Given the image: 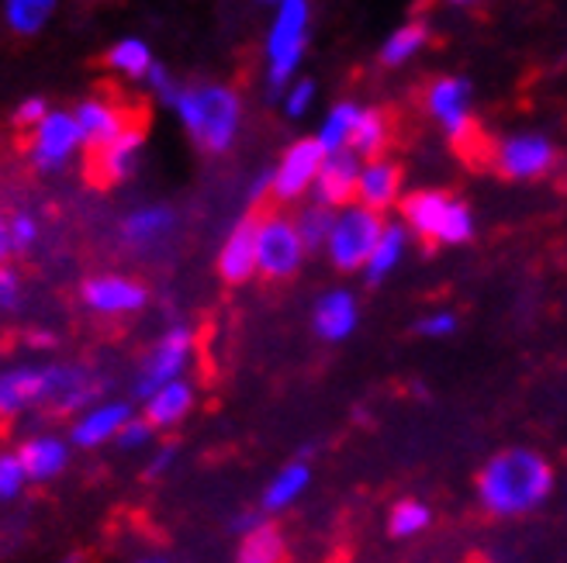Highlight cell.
Returning a JSON list of instances; mask_svg holds the SVG:
<instances>
[{
  "instance_id": "cell-1",
  "label": "cell",
  "mask_w": 567,
  "mask_h": 563,
  "mask_svg": "<svg viewBox=\"0 0 567 563\" xmlns=\"http://www.w3.org/2000/svg\"><path fill=\"white\" fill-rule=\"evenodd\" d=\"M97 398H104V380H97L87 367H73V363L0 371V418L24 415L39 405H52L55 411L76 418Z\"/></svg>"
},
{
  "instance_id": "cell-2",
  "label": "cell",
  "mask_w": 567,
  "mask_h": 563,
  "mask_svg": "<svg viewBox=\"0 0 567 563\" xmlns=\"http://www.w3.org/2000/svg\"><path fill=\"white\" fill-rule=\"evenodd\" d=\"M169 107L177 111L194 146L212 156L229 153L243 128V101L225 83H190V87L177 91Z\"/></svg>"
},
{
  "instance_id": "cell-3",
  "label": "cell",
  "mask_w": 567,
  "mask_h": 563,
  "mask_svg": "<svg viewBox=\"0 0 567 563\" xmlns=\"http://www.w3.org/2000/svg\"><path fill=\"white\" fill-rule=\"evenodd\" d=\"M550 467L529 449H508L481 470L477 494L495 515H523L536 509L550 491Z\"/></svg>"
},
{
  "instance_id": "cell-4",
  "label": "cell",
  "mask_w": 567,
  "mask_h": 563,
  "mask_svg": "<svg viewBox=\"0 0 567 563\" xmlns=\"http://www.w3.org/2000/svg\"><path fill=\"white\" fill-rule=\"evenodd\" d=\"M405 229L436 246H461L474 236V215L443 190H415L402 201Z\"/></svg>"
},
{
  "instance_id": "cell-5",
  "label": "cell",
  "mask_w": 567,
  "mask_h": 563,
  "mask_svg": "<svg viewBox=\"0 0 567 563\" xmlns=\"http://www.w3.org/2000/svg\"><path fill=\"white\" fill-rule=\"evenodd\" d=\"M308 24H311V4L308 0H280L274 24L267 32V83L270 97H280L284 87L295 80L305 42H308Z\"/></svg>"
},
{
  "instance_id": "cell-6",
  "label": "cell",
  "mask_w": 567,
  "mask_h": 563,
  "mask_svg": "<svg viewBox=\"0 0 567 563\" xmlns=\"http://www.w3.org/2000/svg\"><path fill=\"white\" fill-rule=\"evenodd\" d=\"M384 229V221L378 211L363 208V205H347L339 208L336 218H332V232L326 239V252L336 270L343 273H353V270H363L367 257H371V249L378 246V236Z\"/></svg>"
},
{
  "instance_id": "cell-7",
  "label": "cell",
  "mask_w": 567,
  "mask_h": 563,
  "mask_svg": "<svg viewBox=\"0 0 567 563\" xmlns=\"http://www.w3.org/2000/svg\"><path fill=\"white\" fill-rule=\"evenodd\" d=\"M194 332L187 325H169L159 340L153 343V350L146 353L135 377V398H150V394L169 380H181L190 363H194Z\"/></svg>"
},
{
  "instance_id": "cell-8",
  "label": "cell",
  "mask_w": 567,
  "mask_h": 563,
  "mask_svg": "<svg viewBox=\"0 0 567 563\" xmlns=\"http://www.w3.org/2000/svg\"><path fill=\"white\" fill-rule=\"evenodd\" d=\"M308 249L295 229V218L267 215L257 218V273L267 280H288L305 263Z\"/></svg>"
},
{
  "instance_id": "cell-9",
  "label": "cell",
  "mask_w": 567,
  "mask_h": 563,
  "mask_svg": "<svg viewBox=\"0 0 567 563\" xmlns=\"http://www.w3.org/2000/svg\"><path fill=\"white\" fill-rule=\"evenodd\" d=\"M326 153L319 149L316 138H298L295 146L284 149L280 163L270 170V197L280 205H291L298 197H305L316 184L319 170H322Z\"/></svg>"
},
{
  "instance_id": "cell-10",
  "label": "cell",
  "mask_w": 567,
  "mask_h": 563,
  "mask_svg": "<svg viewBox=\"0 0 567 563\" xmlns=\"http://www.w3.org/2000/svg\"><path fill=\"white\" fill-rule=\"evenodd\" d=\"M80 149H83V138H80L73 111H49V115L32 128L28 156H32V163L42 174H52V170H63Z\"/></svg>"
},
{
  "instance_id": "cell-11",
  "label": "cell",
  "mask_w": 567,
  "mask_h": 563,
  "mask_svg": "<svg viewBox=\"0 0 567 563\" xmlns=\"http://www.w3.org/2000/svg\"><path fill=\"white\" fill-rule=\"evenodd\" d=\"M80 301L87 304L94 315L118 319V315H135V312H142V307H146V301H150V291L142 288L138 280H132V277H122V273H101V277L83 280Z\"/></svg>"
},
{
  "instance_id": "cell-12",
  "label": "cell",
  "mask_w": 567,
  "mask_h": 563,
  "mask_svg": "<svg viewBox=\"0 0 567 563\" xmlns=\"http://www.w3.org/2000/svg\"><path fill=\"white\" fill-rule=\"evenodd\" d=\"M425 107L430 115L443 125V132L453 138V143H464L471 135L474 122H471V83L464 76H443L436 80L430 94H425Z\"/></svg>"
},
{
  "instance_id": "cell-13",
  "label": "cell",
  "mask_w": 567,
  "mask_h": 563,
  "mask_svg": "<svg viewBox=\"0 0 567 563\" xmlns=\"http://www.w3.org/2000/svg\"><path fill=\"white\" fill-rule=\"evenodd\" d=\"M135 418V408L128 402L107 398V402H94L91 408H83L73 426H70V442L76 449H97L111 439H118V432L125 429V421Z\"/></svg>"
},
{
  "instance_id": "cell-14",
  "label": "cell",
  "mask_w": 567,
  "mask_h": 563,
  "mask_svg": "<svg viewBox=\"0 0 567 563\" xmlns=\"http://www.w3.org/2000/svg\"><path fill=\"white\" fill-rule=\"evenodd\" d=\"M357 177H360V159L350 149L326 156L316 184H311V197H316V205L329 211L347 208L357 201Z\"/></svg>"
},
{
  "instance_id": "cell-15",
  "label": "cell",
  "mask_w": 567,
  "mask_h": 563,
  "mask_svg": "<svg viewBox=\"0 0 567 563\" xmlns=\"http://www.w3.org/2000/svg\"><path fill=\"white\" fill-rule=\"evenodd\" d=\"M73 118H76V128L83 138V149H91V153L104 149L111 138H118L132 125L125 111L107 97H87L83 104H76Z\"/></svg>"
},
{
  "instance_id": "cell-16",
  "label": "cell",
  "mask_w": 567,
  "mask_h": 563,
  "mask_svg": "<svg viewBox=\"0 0 567 563\" xmlns=\"http://www.w3.org/2000/svg\"><path fill=\"white\" fill-rule=\"evenodd\" d=\"M218 273L225 284H246L257 273V215H246L233 225L218 249Z\"/></svg>"
},
{
  "instance_id": "cell-17",
  "label": "cell",
  "mask_w": 567,
  "mask_h": 563,
  "mask_svg": "<svg viewBox=\"0 0 567 563\" xmlns=\"http://www.w3.org/2000/svg\"><path fill=\"white\" fill-rule=\"evenodd\" d=\"M554 146L544 135H513L498 149V170L513 180H533L550 170Z\"/></svg>"
},
{
  "instance_id": "cell-18",
  "label": "cell",
  "mask_w": 567,
  "mask_h": 563,
  "mask_svg": "<svg viewBox=\"0 0 567 563\" xmlns=\"http://www.w3.org/2000/svg\"><path fill=\"white\" fill-rule=\"evenodd\" d=\"M357 322H360V304L343 288L326 291L316 301V307H311V329H316V335L326 343L350 340V335L357 332Z\"/></svg>"
},
{
  "instance_id": "cell-19",
  "label": "cell",
  "mask_w": 567,
  "mask_h": 563,
  "mask_svg": "<svg viewBox=\"0 0 567 563\" xmlns=\"http://www.w3.org/2000/svg\"><path fill=\"white\" fill-rule=\"evenodd\" d=\"M146 146V132L138 122H132L118 138H111L104 149L94 153V174L101 184H125L138 170V156Z\"/></svg>"
},
{
  "instance_id": "cell-20",
  "label": "cell",
  "mask_w": 567,
  "mask_h": 563,
  "mask_svg": "<svg viewBox=\"0 0 567 563\" xmlns=\"http://www.w3.org/2000/svg\"><path fill=\"white\" fill-rule=\"evenodd\" d=\"M18 460L24 467V477L32 484H45V481H55L66 463H70V439L63 436H49V432H39L32 439H24L21 449H18Z\"/></svg>"
},
{
  "instance_id": "cell-21",
  "label": "cell",
  "mask_w": 567,
  "mask_h": 563,
  "mask_svg": "<svg viewBox=\"0 0 567 563\" xmlns=\"http://www.w3.org/2000/svg\"><path fill=\"white\" fill-rule=\"evenodd\" d=\"M177 229V211L169 205H146V208H135L122 218V242L128 249L138 252H150L159 242L169 239V232Z\"/></svg>"
},
{
  "instance_id": "cell-22",
  "label": "cell",
  "mask_w": 567,
  "mask_h": 563,
  "mask_svg": "<svg viewBox=\"0 0 567 563\" xmlns=\"http://www.w3.org/2000/svg\"><path fill=\"white\" fill-rule=\"evenodd\" d=\"M402 194V170L388 159H367L360 163V177H357V205L384 211L391 205H399Z\"/></svg>"
},
{
  "instance_id": "cell-23",
  "label": "cell",
  "mask_w": 567,
  "mask_h": 563,
  "mask_svg": "<svg viewBox=\"0 0 567 563\" xmlns=\"http://www.w3.org/2000/svg\"><path fill=\"white\" fill-rule=\"evenodd\" d=\"M194 402H197L194 384L187 377L169 380V384L156 387L150 398H142V418H146L153 429H174L190 415Z\"/></svg>"
},
{
  "instance_id": "cell-24",
  "label": "cell",
  "mask_w": 567,
  "mask_h": 563,
  "mask_svg": "<svg viewBox=\"0 0 567 563\" xmlns=\"http://www.w3.org/2000/svg\"><path fill=\"white\" fill-rule=\"evenodd\" d=\"M405 249H409V229L405 225H384L381 236H378V246L371 249V257H367L363 263V277H367V284L378 288L384 284V280L399 270V263L405 260Z\"/></svg>"
},
{
  "instance_id": "cell-25",
  "label": "cell",
  "mask_w": 567,
  "mask_h": 563,
  "mask_svg": "<svg viewBox=\"0 0 567 563\" xmlns=\"http://www.w3.org/2000/svg\"><path fill=\"white\" fill-rule=\"evenodd\" d=\"M311 484V467L305 460H295V463H284L274 477L270 484L264 488V498H260V512L264 515H277L284 509H291V504L308 491Z\"/></svg>"
},
{
  "instance_id": "cell-26",
  "label": "cell",
  "mask_w": 567,
  "mask_h": 563,
  "mask_svg": "<svg viewBox=\"0 0 567 563\" xmlns=\"http://www.w3.org/2000/svg\"><path fill=\"white\" fill-rule=\"evenodd\" d=\"M360 118V104L353 101H343V104H336L326 122L319 125L316 132V143L326 156H336V153H347L350 149V135H353V125Z\"/></svg>"
},
{
  "instance_id": "cell-27",
  "label": "cell",
  "mask_w": 567,
  "mask_h": 563,
  "mask_svg": "<svg viewBox=\"0 0 567 563\" xmlns=\"http://www.w3.org/2000/svg\"><path fill=\"white\" fill-rule=\"evenodd\" d=\"M384 146H388V118L374 107H360V118L350 135V153L357 159H381Z\"/></svg>"
},
{
  "instance_id": "cell-28",
  "label": "cell",
  "mask_w": 567,
  "mask_h": 563,
  "mask_svg": "<svg viewBox=\"0 0 567 563\" xmlns=\"http://www.w3.org/2000/svg\"><path fill=\"white\" fill-rule=\"evenodd\" d=\"M60 0H4V21L14 35H39Z\"/></svg>"
},
{
  "instance_id": "cell-29",
  "label": "cell",
  "mask_w": 567,
  "mask_h": 563,
  "mask_svg": "<svg viewBox=\"0 0 567 563\" xmlns=\"http://www.w3.org/2000/svg\"><path fill=\"white\" fill-rule=\"evenodd\" d=\"M425 42H430V24L409 21V24L399 28V32H391L388 42L381 45V63L384 66H405Z\"/></svg>"
},
{
  "instance_id": "cell-30",
  "label": "cell",
  "mask_w": 567,
  "mask_h": 563,
  "mask_svg": "<svg viewBox=\"0 0 567 563\" xmlns=\"http://www.w3.org/2000/svg\"><path fill=\"white\" fill-rule=\"evenodd\" d=\"M153 63H156L153 52L142 39H122V42H115L107 49V66L115 73H122V76H128V80H146Z\"/></svg>"
},
{
  "instance_id": "cell-31",
  "label": "cell",
  "mask_w": 567,
  "mask_h": 563,
  "mask_svg": "<svg viewBox=\"0 0 567 563\" xmlns=\"http://www.w3.org/2000/svg\"><path fill=\"white\" fill-rule=\"evenodd\" d=\"M284 560V536L280 529L264 522L260 529H252L249 536H243L236 563H280Z\"/></svg>"
},
{
  "instance_id": "cell-32",
  "label": "cell",
  "mask_w": 567,
  "mask_h": 563,
  "mask_svg": "<svg viewBox=\"0 0 567 563\" xmlns=\"http://www.w3.org/2000/svg\"><path fill=\"white\" fill-rule=\"evenodd\" d=\"M332 218H336V211H329L316 201L301 208V215L295 218V229H298L305 249H326V239L332 232Z\"/></svg>"
},
{
  "instance_id": "cell-33",
  "label": "cell",
  "mask_w": 567,
  "mask_h": 563,
  "mask_svg": "<svg viewBox=\"0 0 567 563\" xmlns=\"http://www.w3.org/2000/svg\"><path fill=\"white\" fill-rule=\"evenodd\" d=\"M430 522H433L430 504H422V501H399L391 509L388 529H391V536L409 540V536H419V532L430 525Z\"/></svg>"
},
{
  "instance_id": "cell-34",
  "label": "cell",
  "mask_w": 567,
  "mask_h": 563,
  "mask_svg": "<svg viewBox=\"0 0 567 563\" xmlns=\"http://www.w3.org/2000/svg\"><path fill=\"white\" fill-rule=\"evenodd\" d=\"M39 236H42V225L32 211H14L8 215V242H11V252H28L39 246Z\"/></svg>"
},
{
  "instance_id": "cell-35",
  "label": "cell",
  "mask_w": 567,
  "mask_h": 563,
  "mask_svg": "<svg viewBox=\"0 0 567 563\" xmlns=\"http://www.w3.org/2000/svg\"><path fill=\"white\" fill-rule=\"evenodd\" d=\"M28 488L24 467L18 453H0V501H14Z\"/></svg>"
},
{
  "instance_id": "cell-36",
  "label": "cell",
  "mask_w": 567,
  "mask_h": 563,
  "mask_svg": "<svg viewBox=\"0 0 567 563\" xmlns=\"http://www.w3.org/2000/svg\"><path fill=\"white\" fill-rule=\"evenodd\" d=\"M24 304V284H21V273L8 263H0V312L14 315L21 312Z\"/></svg>"
},
{
  "instance_id": "cell-37",
  "label": "cell",
  "mask_w": 567,
  "mask_h": 563,
  "mask_svg": "<svg viewBox=\"0 0 567 563\" xmlns=\"http://www.w3.org/2000/svg\"><path fill=\"white\" fill-rule=\"evenodd\" d=\"M280 101H284V111H288V118H301V115H308L311 101H316V83H311V80H291L288 87H284Z\"/></svg>"
},
{
  "instance_id": "cell-38",
  "label": "cell",
  "mask_w": 567,
  "mask_h": 563,
  "mask_svg": "<svg viewBox=\"0 0 567 563\" xmlns=\"http://www.w3.org/2000/svg\"><path fill=\"white\" fill-rule=\"evenodd\" d=\"M153 426H150V421L146 418H142V415H135V418H128L125 421V429L118 432V446L125 449V453H135V449H146L150 442H153Z\"/></svg>"
},
{
  "instance_id": "cell-39",
  "label": "cell",
  "mask_w": 567,
  "mask_h": 563,
  "mask_svg": "<svg viewBox=\"0 0 567 563\" xmlns=\"http://www.w3.org/2000/svg\"><path fill=\"white\" fill-rule=\"evenodd\" d=\"M415 332L425 335V340H446V335L457 332V319H453L450 312H433V315L419 319Z\"/></svg>"
},
{
  "instance_id": "cell-40",
  "label": "cell",
  "mask_w": 567,
  "mask_h": 563,
  "mask_svg": "<svg viewBox=\"0 0 567 563\" xmlns=\"http://www.w3.org/2000/svg\"><path fill=\"white\" fill-rule=\"evenodd\" d=\"M49 101L45 97H24L21 104H18V111H14V122L21 125V128H35L45 115H49Z\"/></svg>"
},
{
  "instance_id": "cell-41",
  "label": "cell",
  "mask_w": 567,
  "mask_h": 563,
  "mask_svg": "<svg viewBox=\"0 0 567 563\" xmlns=\"http://www.w3.org/2000/svg\"><path fill=\"white\" fill-rule=\"evenodd\" d=\"M146 83H150V91H153L163 104H169V101L177 97V91H181L177 83H174V76H169V73H166V66H159V63H153V66H150Z\"/></svg>"
},
{
  "instance_id": "cell-42",
  "label": "cell",
  "mask_w": 567,
  "mask_h": 563,
  "mask_svg": "<svg viewBox=\"0 0 567 563\" xmlns=\"http://www.w3.org/2000/svg\"><path fill=\"white\" fill-rule=\"evenodd\" d=\"M174 463H177V446H159L146 463V477L150 481H159L163 473L174 470Z\"/></svg>"
},
{
  "instance_id": "cell-43",
  "label": "cell",
  "mask_w": 567,
  "mask_h": 563,
  "mask_svg": "<svg viewBox=\"0 0 567 563\" xmlns=\"http://www.w3.org/2000/svg\"><path fill=\"white\" fill-rule=\"evenodd\" d=\"M264 522H270L264 512H252V509H246V512H239L229 525H233V532H236V536H249V532L252 529H260Z\"/></svg>"
},
{
  "instance_id": "cell-44",
  "label": "cell",
  "mask_w": 567,
  "mask_h": 563,
  "mask_svg": "<svg viewBox=\"0 0 567 563\" xmlns=\"http://www.w3.org/2000/svg\"><path fill=\"white\" fill-rule=\"evenodd\" d=\"M267 194H270V170H264V174L257 177V184H252V190H249V201L257 205V201H264Z\"/></svg>"
},
{
  "instance_id": "cell-45",
  "label": "cell",
  "mask_w": 567,
  "mask_h": 563,
  "mask_svg": "<svg viewBox=\"0 0 567 563\" xmlns=\"http://www.w3.org/2000/svg\"><path fill=\"white\" fill-rule=\"evenodd\" d=\"M11 257V242H8V218L0 211V263Z\"/></svg>"
},
{
  "instance_id": "cell-46",
  "label": "cell",
  "mask_w": 567,
  "mask_h": 563,
  "mask_svg": "<svg viewBox=\"0 0 567 563\" xmlns=\"http://www.w3.org/2000/svg\"><path fill=\"white\" fill-rule=\"evenodd\" d=\"M28 343L39 346V350H49L55 343V335L52 332H32V335H28Z\"/></svg>"
},
{
  "instance_id": "cell-47",
  "label": "cell",
  "mask_w": 567,
  "mask_h": 563,
  "mask_svg": "<svg viewBox=\"0 0 567 563\" xmlns=\"http://www.w3.org/2000/svg\"><path fill=\"white\" fill-rule=\"evenodd\" d=\"M132 563H169V556H163V553H142Z\"/></svg>"
},
{
  "instance_id": "cell-48",
  "label": "cell",
  "mask_w": 567,
  "mask_h": 563,
  "mask_svg": "<svg viewBox=\"0 0 567 563\" xmlns=\"http://www.w3.org/2000/svg\"><path fill=\"white\" fill-rule=\"evenodd\" d=\"M60 563H80V553H70V556H63Z\"/></svg>"
},
{
  "instance_id": "cell-49",
  "label": "cell",
  "mask_w": 567,
  "mask_h": 563,
  "mask_svg": "<svg viewBox=\"0 0 567 563\" xmlns=\"http://www.w3.org/2000/svg\"><path fill=\"white\" fill-rule=\"evenodd\" d=\"M450 4H467V0H450Z\"/></svg>"
},
{
  "instance_id": "cell-50",
  "label": "cell",
  "mask_w": 567,
  "mask_h": 563,
  "mask_svg": "<svg viewBox=\"0 0 567 563\" xmlns=\"http://www.w3.org/2000/svg\"><path fill=\"white\" fill-rule=\"evenodd\" d=\"M264 4H280V0H264Z\"/></svg>"
}]
</instances>
